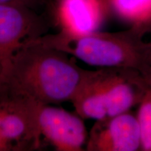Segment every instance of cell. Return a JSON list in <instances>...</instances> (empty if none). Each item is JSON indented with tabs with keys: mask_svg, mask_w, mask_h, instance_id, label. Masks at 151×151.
Returning <instances> with one entry per match:
<instances>
[{
	"mask_svg": "<svg viewBox=\"0 0 151 151\" xmlns=\"http://www.w3.org/2000/svg\"><path fill=\"white\" fill-rule=\"evenodd\" d=\"M110 11L108 0H58L55 18L61 32L83 35L99 30Z\"/></svg>",
	"mask_w": 151,
	"mask_h": 151,
	"instance_id": "ba28073f",
	"label": "cell"
},
{
	"mask_svg": "<svg viewBox=\"0 0 151 151\" xmlns=\"http://www.w3.org/2000/svg\"><path fill=\"white\" fill-rule=\"evenodd\" d=\"M1 116H2V112H1V109H0V123H1Z\"/></svg>",
	"mask_w": 151,
	"mask_h": 151,
	"instance_id": "5bb4252c",
	"label": "cell"
},
{
	"mask_svg": "<svg viewBox=\"0 0 151 151\" xmlns=\"http://www.w3.org/2000/svg\"><path fill=\"white\" fill-rule=\"evenodd\" d=\"M86 71L68 54L36 39L0 62V103L42 106L71 101Z\"/></svg>",
	"mask_w": 151,
	"mask_h": 151,
	"instance_id": "6da1fadb",
	"label": "cell"
},
{
	"mask_svg": "<svg viewBox=\"0 0 151 151\" xmlns=\"http://www.w3.org/2000/svg\"><path fill=\"white\" fill-rule=\"evenodd\" d=\"M148 88L139 71L105 67L87 71L79 93L88 105L111 118L139 104Z\"/></svg>",
	"mask_w": 151,
	"mask_h": 151,
	"instance_id": "3957f363",
	"label": "cell"
},
{
	"mask_svg": "<svg viewBox=\"0 0 151 151\" xmlns=\"http://www.w3.org/2000/svg\"><path fill=\"white\" fill-rule=\"evenodd\" d=\"M3 150H9V148L6 143L3 141V139L0 137V151Z\"/></svg>",
	"mask_w": 151,
	"mask_h": 151,
	"instance_id": "4fadbf2b",
	"label": "cell"
},
{
	"mask_svg": "<svg viewBox=\"0 0 151 151\" xmlns=\"http://www.w3.org/2000/svg\"><path fill=\"white\" fill-rule=\"evenodd\" d=\"M40 106L24 101L0 103L2 112L0 137L9 146V150L11 148L21 150L28 146L39 147L41 135L37 116Z\"/></svg>",
	"mask_w": 151,
	"mask_h": 151,
	"instance_id": "52a82bcc",
	"label": "cell"
},
{
	"mask_svg": "<svg viewBox=\"0 0 151 151\" xmlns=\"http://www.w3.org/2000/svg\"><path fill=\"white\" fill-rule=\"evenodd\" d=\"M44 24L33 9L15 4H0V62L20 47L44 35Z\"/></svg>",
	"mask_w": 151,
	"mask_h": 151,
	"instance_id": "277c9868",
	"label": "cell"
},
{
	"mask_svg": "<svg viewBox=\"0 0 151 151\" xmlns=\"http://www.w3.org/2000/svg\"><path fill=\"white\" fill-rule=\"evenodd\" d=\"M111 11L146 35L151 32V0H108Z\"/></svg>",
	"mask_w": 151,
	"mask_h": 151,
	"instance_id": "9c48e42d",
	"label": "cell"
},
{
	"mask_svg": "<svg viewBox=\"0 0 151 151\" xmlns=\"http://www.w3.org/2000/svg\"><path fill=\"white\" fill-rule=\"evenodd\" d=\"M38 126L41 137L59 151H82L88 134L83 119L77 113L68 112L52 105L41 106Z\"/></svg>",
	"mask_w": 151,
	"mask_h": 151,
	"instance_id": "5b68a950",
	"label": "cell"
},
{
	"mask_svg": "<svg viewBox=\"0 0 151 151\" xmlns=\"http://www.w3.org/2000/svg\"><path fill=\"white\" fill-rule=\"evenodd\" d=\"M137 116L141 135V150L151 151V88H148L139 103Z\"/></svg>",
	"mask_w": 151,
	"mask_h": 151,
	"instance_id": "30bf717a",
	"label": "cell"
},
{
	"mask_svg": "<svg viewBox=\"0 0 151 151\" xmlns=\"http://www.w3.org/2000/svg\"><path fill=\"white\" fill-rule=\"evenodd\" d=\"M88 151L141 150V135L137 116L128 112L96 120L88 134Z\"/></svg>",
	"mask_w": 151,
	"mask_h": 151,
	"instance_id": "8992f818",
	"label": "cell"
},
{
	"mask_svg": "<svg viewBox=\"0 0 151 151\" xmlns=\"http://www.w3.org/2000/svg\"><path fill=\"white\" fill-rule=\"evenodd\" d=\"M142 76L143 80H144L146 83L148 85V87L151 88V65L146 68L144 71L141 73Z\"/></svg>",
	"mask_w": 151,
	"mask_h": 151,
	"instance_id": "7c38bea8",
	"label": "cell"
},
{
	"mask_svg": "<svg viewBox=\"0 0 151 151\" xmlns=\"http://www.w3.org/2000/svg\"><path fill=\"white\" fill-rule=\"evenodd\" d=\"M150 42H151V40H150Z\"/></svg>",
	"mask_w": 151,
	"mask_h": 151,
	"instance_id": "9a60e30c",
	"label": "cell"
},
{
	"mask_svg": "<svg viewBox=\"0 0 151 151\" xmlns=\"http://www.w3.org/2000/svg\"><path fill=\"white\" fill-rule=\"evenodd\" d=\"M46 0H0V4H15L34 9L42 4Z\"/></svg>",
	"mask_w": 151,
	"mask_h": 151,
	"instance_id": "8fae6325",
	"label": "cell"
},
{
	"mask_svg": "<svg viewBox=\"0 0 151 151\" xmlns=\"http://www.w3.org/2000/svg\"><path fill=\"white\" fill-rule=\"evenodd\" d=\"M144 35L129 27L116 32L98 31L73 35L60 31L44 35L38 41L46 46L100 68H126L141 73L151 65V42Z\"/></svg>",
	"mask_w": 151,
	"mask_h": 151,
	"instance_id": "7a4b0ae2",
	"label": "cell"
}]
</instances>
